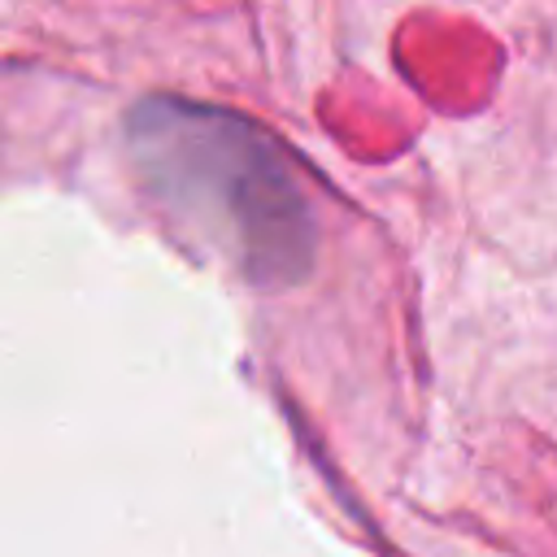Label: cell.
<instances>
[{"instance_id": "6da1fadb", "label": "cell", "mask_w": 557, "mask_h": 557, "mask_svg": "<svg viewBox=\"0 0 557 557\" xmlns=\"http://www.w3.org/2000/svg\"><path fill=\"white\" fill-rule=\"evenodd\" d=\"M126 152L148 196L248 283L283 287L313 270V205L257 122L218 104L152 96L126 113Z\"/></svg>"}]
</instances>
